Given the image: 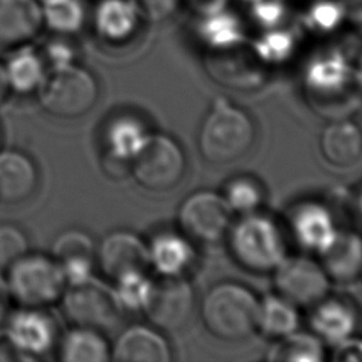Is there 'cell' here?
<instances>
[{
	"label": "cell",
	"instance_id": "obj_20",
	"mask_svg": "<svg viewBox=\"0 0 362 362\" xmlns=\"http://www.w3.org/2000/svg\"><path fill=\"white\" fill-rule=\"evenodd\" d=\"M148 264L161 277H181L191 267L195 252L184 233L163 230L147 243Z\"/></svg>",
	"mask_w": 362,
	"mask_h": 362
},
{
	"label": "cell",
	"instance_id": "obj_21",
	"mask_svg": "<svg viewBox=\"0 0 362 362\" xmlns=\"http://www.w3.org/2000/svg\"><path fill=\"white\" fill-rule=\"evenodd\" d=\"M318 257L331 281L352 283L362 274V236L354 230L339 229L332 243Z\"/></svg>",
	"mask_w": 362,
	"mask_h": 362
},
{
	"label": "cell",
	"instance_id": "obj_19",
	"mask_svg": "<svg viewBox=\"0 0 362 362\" xmlns=\"http://www.w3.org/2000/svg\"><path fill=\"white\" fill-rule=\"evenodd\" d=\"M110 359L119 362H168L170 346L165 338L146 325L126 328L110 348Z\"/></svg>",
	"mask_w": 362,
	"mask_h": 362
},
{
	"label": "cell",
	"instance_id": "obj_2",
	"mask_svg": "<svg viewBox=\"0 0 362 362\" xmlns=\"http://www.w3.org/2000/svg\"><path fill=\"white\" fill-rule=\"evenodd\" d=\"M229 252L235 262L252 273H273L287 256L281 228L267 215H240L228 230Z\"/></svg>",
	"mask_w": 362,
	"mask_h": 362
},
{
	"label": "cell",
	"instance_id": "obj_12",
	"mask_svg": "<svg viewBox=\"0 0 362 362\" xmlns=\"http://www.w3.org/2000/svg\"><path fill=\"white\" fill-rule=\"evenodd\" d=\"M303 82L313 99L328 100L341 96L354 81V65L338 49H325L308 59Z\"/></svg>",
	"mask_w": 362,
	"mask_h": 362
},
{
	"label": "cell",
	"instance_id": "obj_10",
	"mask_svg": "<svg viewBox=\"0 0 362 362\" xmlns=\"http://www.w3.org/2000/svg\"><path fill=\"white\" fill-rule=\"evenodd\" d=\"M8 342L21 359H34L49 352L57 339L54 318L40 307H24L6 320Z\"/></svg>",
	"mask_w": 362,
	"mask_h": 362
},
{
	"label": "cell",
	"instance_id": "obj_41",
	"mask_svg": "<svg viewBox=\"0 0 362 362\" xmlns=\"http://www.w3.org/2000/svg\"><path fill=\"white\" fill-rule=\"evenodd\" d=\"M10 85H8V79L6 75V69H4V64L0 62V103L4 102V99L7 98L8 92H10Z\"/></svg>",
	"mask_w": 362,
	"mask_h": 362
},
{
	"label": "cell",
	"instance_id": "obj_16",
	"mask_svg": "<svg viewBox=\"0 0 362 362\" xmlns=\"http://www.w3.org/2000/svg\"><path fill=\"white\" fill-rule=\"evenodd\" d=\"M52 257L59 264L66 286L81 284L93 277L96 249L90 236L78 229H69L57 236L52 243Z\"/></svg>",
	"mask_w": 362,
	"mask_h": 362
},
{
	"label": "cell",
	"instance_id": "obj_35",
	"mask_svg": "<svg viewBox=\"0 0 362 362\" xmlns=\"http://www.w3.org/2000/svg\"><path fill=\"white\" fill-rule=\"evenodd\" d=\"M68 38L69 37L54 34V37L48 40L40 51L45 65L49 66L51 71L76 64V49Z\"/></svg>",
	"mask_w": 362,
	"mask_h": 362
},
{
	"label": "cell",
	"instance_id": "obj_17",
	"mask_svg": "<svg viewBox=\"0 0 362 362\" xmlns=\"http://www.w3.org/2000/svg\"><path fill=\"white\" fill-rule=\"evenodd\" d=\"M311 307L310 328L324 344L334 346L354 335L358 325V313L349 301L325 296Z\"/></svg>",
	"mask_w": 362,
	"mask_h": 362
},
{
	"label": "cell",
	"instance_id": "obj_33",
	"mask_svg": "<svg viewBox=\"0 0 362 362\" xmlns=\"http://www.w3.org/2000/svg\"><path fill=\"white\" fill-rule=\"evenodd\" d=\"M253 52L264 64L279 65L291 58L296 49L294 35L287 30L269 28L253 42Z\"/></svg>",
	"mask_w": 362,
	"mask_h": 362
},
{
	"label": "cell",
	"instance_id": "obj_45",
	"mask_svg": "<svg viewBox=\"0 0 362 362\" xmlns=\"http://www.w3.org/2000/svg\"><path fill=\"white\" fill-rule=\"evenodd\" d=\"M361 277H362V274H361Z\"/></svg>",
	"mask_w": 362,
	"mask_h": 362
},
{
	"label": "cell",
	"instance_id": "obj_30",
	"mask_svg": "<svg viewBox=\"0 0 362 362\" xmlns=\"http://www.w3.org/2000/svg\"><path fill=\"white\" fill-rule=\"evenodd\" d=\"M324 358V342L313 332L294 331L279 338L267 352L269 361L321 362Z\"/></svg>",
	"mask_w": 362,
	"mask_h": 362
},
{
	"label": "cell",
	"instance_id": "obj_39",
	"mask_svg": "<svg viewBox=\"0 0 362 362\" xmlns=\"http://www.w3.org/2000/svg\"><path fill=\"white\" fill-rule=\"evenodd\" d=\"M11 294L6 281V277L0 274V328L4 325L7 317H8V303H10Z\"/></svg>",
	"mask_w": 362,
	"mask_h": 362
},
{
	"label": "cell",
	"instance_id": "obj_44",
	"mask_svg": "<svg viewBox=\"0 0 362 362\" xmlns=\"http://www.w3.org/2000/svg\"><path fill=\"white\" fill-rule=\"evenodd\" d=\"M0 144H1V132H0Z\"/></svg>",
	"mask_w": 362,
	"mask_h": 362
},
{
	"label": "cell",
	"instance_id": "obj_9",
	"mask_svg": "<svg viewBox=\"0 0 362 362\" xmlns=\"http://www.w3.org/2000/svg\"><path fill=\"white\" fill-rule=\"evenodd\" d=\"M277 294L296 307H311L328 296L329 283L320 262L307 256H286L273 270Z\"/></svg>",
	"mask_w": 362,
	"mask_h": 362
},
{
	"label": "cell",
	"instance_id": "obj_25",
	"mask_svg": "<svg viewBox=\"0 0 362 362\" xmlns=\"http://www.w3.org/2000/svg\"><path fill=\"white\" fill-rule=\"evenodd\" d=\"M150 133L141 120L124 115L115 117L105 130V144L109 156L122 163H132L146 144Z\"/></svg>",
	"mask_w": 362,
	"mask_h": 362
},
{
	"label": "cell",
	"instance_id": "obj_7",
	"mask_svg": "<svg viewBox=\"0 0 362 362\" xmlns=\"http://www.w3.org/2000/svg\"><path fill=\"white\" fill-rule=\"evenodd\" d=\"M62 304L65 315L75 325L99 331L113 327L123 311L113 287L93 277L81 284L66 286L62 294Z\"/></svg>",
	"mask_w": 362,
	"mask_h": 362
},
{
	"label": "cell",
	"instance_id": "obj_6",
	"mask_svg": "<svg viewBox=\"0 0 362 362\" xmlns=\"http://www.w3.org/2000/svg\"><path fill=\"white\" fill-rule=\"evenodd\" d=\"M136 182L147 191L163 192L178 185L187 161L181 146L165 134H150L132 161Z\"/></svg>",
	"mask_w": 362,
	"mask_h": 362
},
{
	"label": "cell",
	"instance_id": "obj_4",
	"mask_svg": "<svg viewBox=\"0 0 362 362\" xmlns=\"http://www.w3.org/2000/svg\"><path fill=\"white\" fill-rule=\"evenodd\" d=\"M6 281L10 294L24 307H45L58 301L66 281L54 257L25 253L7 267Z\"/></svg>",
	"mask_w": 362,
	"mask_h": 362
},
{
	"label": "cell",
	"instance_id": "obj_43",
	"mask_svg": "<svg viewBox=\"0 0 362 362\" xmlns=\"http://www.w3.org/2000/svg\"><path fill=\"white\" fill-rule=\"evenodd\" d=\"M356 206H358V211H359V215L362 218V191L359 192L358 195V199H356Z\"/></svg>",
	"mask_w": 362,
	"mask_h": 362
},
{
	"label": "cell",
	"instance_id": "obj_3",
	"mask_svg": "<svg viewBox=\"0 0 362 362\" xmlns=\"http://www.w3.org/2000/svg\"><path fill=\"white\" fill-rule=\"evenodd\" d=\"M202 321L219 339L240 341L257 329L259 300L245 286L221 283L202 301Z\"/></svg>",
	"mask_w": 362,
	"mask_h": 362
},
{
	"label": "cell",
	"instance_id": "obj_11",
	"mask_svg": "<svg viewBox=\"0 0 362 362\" xmlns=\"http://www.w3.org/2000/svg\"><path fill=\"white\" fill-rule=\"evenodd\" d=\"M194 304L192 286L184 276L161 277L158 283H154V290L144 313L156 327L175 331L188 321Z\"/></svg>",
	"mask_w": 362,
	"mask_h": 362
},
{
	"label": "cell",
	"instance_id": "obj_13",
	"mask_svg": "<svg viewBox=\"0 0 362 362\" xmlns=\"http://www.w3.org/2000/svg\"><path fill=\"white\" fill-rule=\"evenodd\" d=\"M146 21L136 0H99L89 13L96 37L109 45L132 41Z\"/></svg>",
	"mask_w": 362,
	"mask_h": 362
},
{
	"label": "cell",
	"instance_id": "obj_40",
	"mask_svg": "<svg viewBox=\"0 0 362 362\" xmlns=\"http://www.w3.org/2000/svg\"><path fill=\"white\" fill-rule=\"evenodd\" d=\"M11 359H21V358L8 342L7 337L3 334L0 335V361H11Z\"/></svg>",
	"mask_w": 362,
	"mask_h": 362
},
{
	"label": "cell",
	"instance_id": "obj_31",
	"mask_svg": "<svg viewBox=\"0 0 362 362\" xmlns=\"http://www.w3.org/2000/svg\"><path fill=\"white\" fill-rule=\"evenodd\" d=\"M154 283L143 270L119 276L115 280L113 291L122 310L144 311L151 298Z\"/></svg>",
	"mask_w": 362,
	"mask_h": 362
},
{
	"label": "cell",
	"instance_id": "obj_8",
	"mask_svg": "<svg viewBox=\"0 0 362 362\" xmlns=\"http://www.w3.org/2000/svg\"><path fill=\"white\" fill-rule=\"evenodd\" d=\"M232 214L223 195L212 191H197L182 201L178 209V223L187 238L216 243L228 235Z\"/></svg>",
	"mask_w": 362,
	"mask_h": 362
},
{
	"label": "cell",
	"instance_id": "obj_18",
	"mask_svg": "<svg viewBox=\"0 0 362 362\" xmlns=\"http://www.w3.org/2000/svg\"><path fill=\"white\" fill-rule=\"evenodd\" d=\"M44 28L38 0H0V47L30 44Z\"/></svg>",
	"mask_w": 362,
	"mask_h": 362
},
{
	"label": "cell",
	"instance_id": "obj_24",
	"mask_svg": "<svg viewBox=\"0 0 362 362\" xmlns=\"http://www.w3.org/2000/svg\"><path fill=\"white\" fill-rule=\"evenodd\" d=\"M226 10L198 16L197 37L204 47L214 52L232 51L245 42L243 24Z\"/></svg>",
	"mask_w": 362,
	"mask_h": 362
},
{
	"label": "cell",
	"instance_id": "obj_15",
	"mask_svg": "<svg viewBox=\"0 0 362 362\" xmlns=\"http://www.w3.org/2000/svg\"><path fill=\"white\" fill-rule=\"evenodd\" d=\"M96 260L103 274L112 280L129 272H146L150 266L147 243L129 230L106 235L96 249Z\"/></svg>",
	"mask_w": 362,
	"mask_h": 362
},
{
	"label": "cell",
	"instance_id": "obj_29",
	"mask_svg": "<svg viewBox=\"0 0 362 362\" xmlns=\"http://www.w3.org/2000/svg\"><path fill=\"white\" fill-rule=\"evenodd\" d=\"M300 317L297 307L281 296H266L259 300L257 329L273 339L283 338L297 331Z\"/></svg>",
	"mask_w": 362,
	"mask_h": 362
},
{
	"label": "cell",
	"instance_id": "obj_38",
	"mask_svg": "<svg viewBox=\"0 0 362 362\" xmlns=\"http://www.w3.org/2000/svg\"><path fill=\"white\" fill-rule=\"evenodd\" d=\"M226 1L228 0H181V4L187 3L197 16H204L226 8Z\"/></svg>",
	"mask_w": 362,
	"mask_h": 362
},
{
	"label": "cell",
	"instance_id": "obj_27",
	"mask_svg": "<svg viewBox=\"0 0 362 362\" xmlns=\"http://www.w3.org/2000/svg\"><path fill=\"white\" fill-rule=\"evenodd\" d=\"M44 28L52 34L72 37L89 23V13L83 0H38Z\"/></svg>",
	"mask_w": 362,
	"mask_h": 362
},
{
	"label": "cell",
	"instance_id": "obj_28",
	"mask_svg": "<svg viewBox=\"0 0 362 362\" xmlns=\"http://www.w3.org/2000/svg\"><path fill=\"white\" fill-rule=\"evenodd\" d=\"M61 359L65 362H106L110 346L99 329L76 325L61 345Z\"/></svg>",
	"mask_w": 362,
	"mask_h": 362
},
{
	"label": "cell",
	"instance_id": "obj_32",
	"mask_svg": "<svg viewBox=\"0 0 362 362\" xmlns=\"http://www.w3.org/2000/svg\"><path fill=\"white\" fill-rule=\"evenodd\" d=\"M223 198L232 212L246 215L259 209L263 202V189L256 180L240 175L226 184Z\"/></svg>",
	"mask_w": 362,
	"mask_h": 362
},
{
	"label": "cell",
	"instance_id": "obj_36",
	"mask_svg": "<svg viewBox=\"0 0 362 362\" xmlns=\"http://www.w3.org/2000/svg\"><path fill=\"white\" fill-rule=\"evenodd\" d=\"M147 21H160L170 17L180 6L181 0H136Z\"/></svg>",
	"mask_w": 362,
	"mask_h": 362
},
{
	"label": "cell",
	"instance_id": "obj_23",
	"mask_svg": "<svg viewBox=\"0 0 362 362\" xmlns=\"http://www.w3.org/2000/svg\"><path fill=\"white\" fill-rule=\"evenodd\" d=\"M38 174L34 163L17 150L0 151V202L17 204L37 188Z\"/></svg>",
	"mask_w": 362,
	"mask_h": 362
},
{
	"label": "cell",
	"instance_id": "obj_5",
	"mask_svg": "<svg viewBox=\"0 0 362 362\" xmlns=\"http://www.w3.org/2000/svg\"><path fill=\"white\" fill-rule=\"evenodd\" d=\"M41 106L52 116L75 119L88 113L98 100L95 76L78 64L52 69L38 89Z\"/></svg>",
	"mask_w": 362,
	"mask_h": 362
},
{
	"label": "cell",
	"instance_id": "obj_22",
	"mask_svg": "<svg viewBox=\"0 0 362 362\" xmlns=\"http://www.w3.org/2000/svg\"><path fill=\"white\" fill-rule=\"evenodd\" d=\"M324 160L337 168H349L362 158V129L352 120L328 123L320 136Z\"/></svg>",
	"mask_w": 362,
	"mask_h": 362
},
{
	"label": "cell",
	"instance_id": "obj_34",
	"mask_svg": "<svg viewBox=\"0 0 362 362\" xmlns=\"http://www.w3.org/2000/svg\"><path fill=\"white\" fill-rule=\"evenodd\" d=\"M28 242L14 225H0V269H7L18 257L28 253Z\"/></svg>",
	"mask_w": 362,
	"mask_h": 362
},
{
	"label": "cell",
	"instance_id": "obj_26",
	"mask_svg": "<svg viewBox=\"0 0 362 362\" xmlns=\"http://www.w3.org/2000/svg\"><path fill=\"white\" fill-rule=\"evenodd\" d=\"M13 49L4 64L10 89L21 95L38 90L47 76V65L41 52L28 44Z\"/></svg>",
	"mask_w": 362,
	"mask_h": 362
},
{
	"label": "cell",
	"instance_id": "obj_37",
	"mask_svg": "<svg viewBox=\"0 0 362 362\" xmlns=\"http://www.w3.org/2000/svg\"><path fill=\"white\" fill-rule=\"evenodd\" d=\"M334 346V361H362V339L352 335Z\"/></svg>",
	"mask_w": 362,
	"mask_h": 362
},
{
	"label": "cell",
	"instance_id": "obj_1",
	"mask_svg": "<svg viewBox=\"0 0 362 362\" xmlns=\"http://www.w3.org/2000/svg\"><path fill=\"white\" fill-rule=\"evenodd\" d=\"M255 139V124L247 113L218 98L201 124L198 147L209 163L228 164L240 160L252 148Z\"/></svg>",
	"mask_w": 362,
	"mask_h": 362
},
{
	"label": "cell",
	"instance_id": "obj_14",
	"mask_svg": "<svg viewBox=\"0 0 362 362\" xmlns=\"http://www.w3.org/2000/svg\"><path fill=\"white\" fill-rule=\"evenodd\" d=\"M288 226L296 243L317 256L332 243L339 232L329 208L314 201L294 205L288 215Z\"/></svg>",
	"mask_w": 362,
	"mask_h": 362
},
{
	"label": "cell",
	"instance_id": "obj_42",
	"mask_svg": "<svg viewBox=\"0 0 362 362\" xmlns=\"http://www.w3.org/2000/svg\"><path fill=\"white\" fill-rule=\"evenodd\" d=\"M354 81L359 85L362 89V55L359 57L356 65H354Z\"/></svg>",
	"mask_w": 362,
	"mask_h": 362
}]
</instances>
